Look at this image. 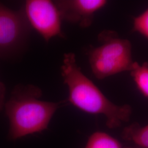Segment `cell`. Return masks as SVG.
I'll list each match as a JSON object with an SVG mask.
<instances>
[{"mask_svg":"<svg viewBox=\"0 0 148 148\" xmlns=\"http://www.w3.org/2000/svg\"><path fill=\"white\" fill-rule=\"evenodd\" d=\"M130 72L138 90L148 98V63L140 64L134 62Z\"/></svg>","mask_w":148,"mask_h":148,"instance_id":"8","label":"cell"},{"mask_svg":"<svg viewBox=\"0 0 148 148\" xmlns=\"http://www.w3.org/2000/svg\"><path fill=\"white\" fill-rule=\"evenodd\" d=\"M32 29L48 42L54 37H64L62 18L54 1L27 0L21 7Z\"/></svg>","mask_w":148,"mask_h":148,"instance_id":"5","label":"cell"},{"mask_svg":"<svg viewBox=\"0 0 148 148\" xmlns=\"http://www.w3.org/2000/svg\"><path fill=\"white\" fill-rule=\"evenodd\" d=\"M123 137L135 143L138 148H148V124L142 127L134 123L125 127L123 131Z\"/></svg>","mask_w":148,"mask_h":148,"instance_id":"7","label":"cell"},{"mask_svg":"<svg viewBox=\"0 0 148 148\" xmlns=\"http://www.w3.org/2000/svg\"><path fill=\"white\" fill-rule=\"evenodd\" d=\"M32 29L22 8L13 10L0 2V58H12L23 53Z\"/></svg>","mask_w":148,"mask_h":148,"instance_id":"4","label":"cell"},{"mask_svg":"<svg viewBox=\"0 0 148 148\" xmlns=\"http://www.w3.org/2000/svg\"><path fill=\"white\" fill-rule=\"evenodd\" d=\"M42 90L32 85L16 86L5 102V114L10 122L9 136L16 140L47 130L59 108L67 103L41 101Z\"/></svg>","mask_w":148,"mask_h":148,"instance_id":"2","label":"cell"},{"mask_svg":"<svg viewBox=\"0 0 148 148\" xmlns=\"http://www.w3.org/2000/svg\"><path fill=\"white\" fill-rule=\"evenodd\" d=\"M5 86L4 84L0 81V111L5 105Z\"/></svg>","mask_w":148,"mask_h":148,"instance_id":"11","label":"cell"},{"mask_svg":"<svg viewBox=\"0 0 148 148\" xmlns=\"http://www.w3.org/2000/svg\"><path fill=\"white\" fill-rule=\"evenodd\" d=\"M62 20L87 28L92 24L95 13L104 8L106 0H57L54 1Z\"/></svg>","mask_w":148,"mask_h":148,"instance_id":"6","label":"cell"},{"mask_svg":"<svg viewBox=\"0 0 148 148\" xmlns=\"http://www.w3.org/2000/svg\"><path fill=\"white\" fill-rule=\"evenodd\" d=\"M85 148H123L120 142L103 132L93 133L88 139Z\"/></svg>","mask_w":148,"mask_h":148,"instance_id":"9","label":"cell"},{"mask_svg":"<svg viewBox=\"0 0 148 148\" xmlns=\"http://www.w3.org/2000/svg\"><path fill=\"white\" fill-rule=\"evenodd\" d=\"M61 74L69 91L66 103L86 113L104 115L107 127L111 129L120 127L130 120L132 112L131 106H118L111 102L83 73L74 53L64 54Z\"/></svg>","mask_w":148,"mask_h":148,"instance_id":"1","label":"cell"},{"mask_svg":"<svg viewBox=\"0 0 148 148\" xmlns=\"http://www.w3.org/2000/svg\"><path fill=\"white\" fill-rule=\"evenodd\" d=\"M131 148V147H125V148Z\"/></svg>","mask_w":148,"mask_h":148,"instance_id":"12","label":"cell"},{"mask_svg":"<svg viewBox=\"0 0 148 148\" xmlns=\"http://www.w3.org/2000/svg\"><path fill=\"white\" fill-rule=\"evenodd\" d=\"M98 40L100 45L88 54L90 69L97 79H104L131 70L134 62L130 41L110 30L101 32Z\"/></svg>","mask_w":148,"mask_h":148,"instance_id":"3","label":"cell"},{"mask_svg":"<svg viewBox=\"0 0 148 148\" xmlns=\"http://www.w3.org/2000/svg\"><path fill=\"white\" fill-rule=\"evenodd\" d=\"M133 29L148 40V8L134 18Z\"/></svg>","mask_w":148,"mask_h":148,"instance_id":"10","label":"cell"},{"mask_svg":"<svg viewBox=\"0 0 148 148\" xmlns=\"http://www.w3.org/2000/svg\"><path fill=\"white\" fill-rule=\"evenodd\" d=\"M138 148V147H136V148Z\"/></svg>","mask_w":148,"mask_h":148,"instance_id":"13","label":"cell"}]
</instances>
